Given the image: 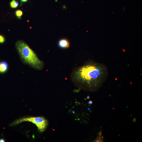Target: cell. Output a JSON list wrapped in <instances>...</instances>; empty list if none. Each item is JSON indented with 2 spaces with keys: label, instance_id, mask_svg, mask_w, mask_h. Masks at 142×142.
Here are the masks:
<instances>
[{
  "label": "cell",
  "instance_id": "6da1fadb",
  "mask_svg": "<svg viewBox=\"0 0 142 142\" xmlns=\"http://www.w3.org/2000/svg\"><path fill=\"white\" fill-rule=\"evenodd\" d=\"M108 74L107 68L104 64L90 61L73 70L71 78L78 86L93 90L104 82Z\"/></svg>",
  "mask_w": 142,
  "mask_h": 142
},
{
  "label": "cell",
  "instance_id": "7a4b0ae2",
  "mask_svg": "<svg viewBox=\"0 0 142 142\" xmlns=\"http://www.w3.org/2000/svg\"><path fill=\"white\" fill-rule=\"evenodd\" d=\"M15 47L21 61L34 69L41 71L44 68L43 62L39 58L35 52L25 42L18 40L16 43Z\"/></svg>",
  "mask_w": 142,
  "mask_h": 142
},
{
  "label": "cell",
  "instance_id": "3957f363",
  "mask_svg": "<svg viewBox=\"0 0 142 142\" xmlns=\"http://www.w3.org/2000/svg\"><path fill=\"white\" fill-rule=\"evenodd\" d=\"M30 122L35 124L40 132L44 131L48 126V121L45 118L42 117H29L22 118L13 122L11 126H13L20 124L24 122Z\"/></svg>",
  "mask_w": 142,
  "mask_h": 142
},
{
  "label": "cell",
  "instance_id": "277c9868",
  "mask_svg": "<svg viewBox=\"0 0 142 142\" xmlns=\"http://www.w3.org/2000/svg\"><path fill=\"white\" fill-rule=\"evenodd\" d=\"M58 46L59 48L63 49H67L70 46V41L66 38H62L60 40L58 43Z\"/></svg>",
  "mask_w": 142,
  "mask_h": 142
},
{
  "label": "cell",
  "instance_id": "5b68a950",
  "mask_svg": "<svg viewBox=\"0 0 142 142\" xmlns=\"http://www.w3.org/2000/svg\"><path fill=\"white\" fill-rule=\"evenodd\" d=\"M8 68V64L5 61L0 62V74H3L7 72Z\"/></svg>",
  "mask_w": 142,
  "mask_h": 142
},
{
  "label": "cell",
  "instance_id": "8992f818",
  "mask_svg": "<svg viewBox=\"0 0 142 142\" xmlns=\"http://www.w3.org/2000/svg\"><path fill=\"white\" fill-rule=\"evenodd\" d=\"M10 5L11 7L12 8H17L19 5L18 2L15 0H12L10 2Z\"/></svg>",
  "mask_w": 142,
  "mask_h": 142
},
{
  "label": "cell",
  "instance_id": "52a82bcc",
  "mask_svg": "<svg viewBox=\"0 0 142 142\" xmlns=\"http://www.w3.org/2000/svg\"><path fill=\"white\" fill-rule=\"evenodd\" d=\"M23 12L20 10H18L15 12V14L16 16L19 19H21V17L23 15Z\"/></svg>",
  "mask_w": 142,
  "mask_h": 142
},
{
  "label": "cell",
  "instance_id": "ba28073f",
  "mask_svg": "<svg viewBox=\"0 0 142 142\" xmlns=\"http://www.w3.org/2000/svg\"><path fill=\"white\" fill-rule=\"evenodd\" d=\"M5 41V38L4 37L0 35V44H3Z\"/></svg>",
  "mask_w": 142,
  "mask_h": 142
},
{
  "label": "cell",
  "instance_id": "9c48e42d",
  "mask_svg": "<svg viewBox=\"0 0 142 142\" xmlns=\"http://www.w3.org/2000/svg\"><path fill=\"white\" fill-rule=\"evenodd\" d=\"M5 140L3 138L0 139V142H5Z\"/></svg>",
  "mask_w": 142,
  "mask_h": 142
},
{
  "label": "cell",
  "instance_id": "30bf717a",
  "mask_svg": "<svg viewBox=\"0 0 142 142\" xmlns=\"http://www.w3.org/2000/svg\"><path fill=\"white\" fill-rule=\"evenodd\" d=\"M20 0L21 2L24 3L27 2L28 0Z\"/></svg>",
  "mask_w": 142,
  "mask_h": 142
},
{
  "label": "cell",
  "instance_id": "8fae6325",
  "mask_svg": "<svg viewBox=\"0 0 142 142\" xmlns=\"http://www.w3.org/2000/svg\"><path fill=\"white\" fill-rule=\"evenodd\" d=\"M88 104H89L90 105H91L92 104V103H93V102H92V101H89V102H88Z\"/></svg>",
  "mask_w": 142,
  "mask_h": 142
},
{
  "label": "cell",
  "instance_id": "7c38bea8",
  "mask_svg": "<svg viewBox=\"0 0 142 142\" xmlns=\"http://www.w3.org/2000/svg\"><path fill=\"white\" fill-rule=\"evenodd\" d=\"M87 98L88 99H89L90 98V97L89 96H88L87 97Z\"/></svg>",
  "mask_w": 142,
  "mask_h": 142
}]
</instances>
